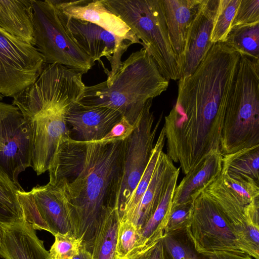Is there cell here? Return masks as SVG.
I'll return each mask as SVG.
<instances>
[{
	"label": "cell",
	"mask_w": 259,
	"mask_h": 259,
	"mask_svg": "<svg viewBox=\"0 0 259 259\" xmlns=\"http://www.w3.org/2000/svg\"><path fill=\"white\" fill-rule=\"evenodd\" d=\"M219 3L201 0L189 31L181 77L192 74L213 45L210 38Z\"/></svg>",
	"instance_id": "obj_14"
},
{
	"label": "cell",
	"mask_w": 259,
	"mask_h": 259,
	"mask_svg": "<svg viewBox=\"0 0 259 259\" xmlns=\"http://www.w3.org/2000/svg\"><path fill=\"white\" fill-rule=\"evenodd\" d=\"M204 194L223 210L234 227L240 249L244 253L246 207L254 199L232 189L221 174L203 189Z\"/></svg>",
	"instance_id": "obj_18"
},
{
	"label": "cell",
	"mask_w": 259,
	"mask_h": 259,
	"mask_svg": "<svg viewBox=\"0 0 259 259\" xmlns=\"http://www.w3.org/2000/svg\"><path fill=\"white\" fill-rule=\"evenodd\" d=\"M168 84L147 49L143 48L122 62L109 81L85 86L77 103L114 109L135 126L147 103L165 92Z\"/></svg>",
	"instance_id": "obj_4"
},
{
	"label": "cell",
	"mask_w": 259,
	"mask_h": 259,
	"mask_svg": "<svg viewBox=\"0 0 259 259\" xmlns=\"http://www.w3.org/2000/svg\"><path fill=\"white\" fill-rule=\"evenodd\" d=\"M48 259H50V258H49V257H48Z\"/></svg>",
	"instance_id": "obj_42"
},
{
	"label": "cell",
	"mask_w": 259,
	"mask_h": 259,
	"mask_svg": "<svg viewBox=\"0 0 259 259\" xmlns=\"http://www.w3.org/2000/svg\"><path fill=\"white\" fill-rule=\"evenodd\" d=\"M179 168L166 153L164 152L161 153L149 185L130 222L140 232L153 214L165 194L171 178Z\"/></svg>",
	"instance_id": "obj_20"
},
{
	"label": "cell",
	"mask_w": 259,
	"mask_h": 259,
	"mask_svg": "<svg viewBox=\"0 0 259 259\" xmlns=\"http://www.w3.org/2000/svg\"><path fill=\"white\" fill-rule=\"evenodd\" d=\"M152 101L147 103L134 131L124 140L123 174L118 201L119 213L137 186L154 146V142L162 113L154 125L155 118L153 113L150 111Z\"/></svg>",
	"instance_id": "obj_10"
},
{
	"label": "cell",
	"mask_w": 259,
	"mask_h": 259,
	"mask_svg": "<svg viewBox=\"0 0 259 259\" xmlns=\"http://www.w3.org/2000/svg\"><path fill=\"white\" fill-rule=\"evenodd\" d=\"M23 189L0 167V225L24 219L18 192Z\"/></svg>",
	"instance_id": "obj_27"
},
{
	"label": "cell",
	"mask_w": 259,
	"mask_h": 259,
	"mask_svg": "<svg viewBox=\"0 0 259 259\" xmlns=\"http://www.w3.org/2000/svg\"><path fill=\"white\" fill-rule=\"evenodd\" d=\"M46 65L31 45L0 27V94L13 97L33 83Z\"/></svg>",
	"instance_id": "obj_9"
},
{
	"label": "cell",
	"mask_w": 259,
	"mask_h": 259,
	"mask_svg": "<svg viewBox=\"0 0 259 259\" xmlns=\"http://www.w3.org/2000/svg\"><path fill=\"white\" fill-rule=\"evenodd\" d=\"M122 117L118 111L106 107H89L77 102L65 115L67 125L79 141L91 142L102 139Z\"/></svg>",
	"instance_id": "obj_16"
},
{
	"label": "cell",
	"mask_w": 259,
	"mask_h": 259,
	"mask_svg": "<svg viewBox=\"0 0 259 259\" xmlns=\"http://www.w3.org/2000/svg\"><path fill=\"white\" fill-rule=\"evenodd\" d=\"M53 2L68 19L74 18L92 23L133 44L142 45L125 23L109 11L102 0Z\"/></svg>",
	"instance_id": "obj_15"
},
{
	"label": "cell",
	"mask_w": 259,
	"mask_h": 259,
	"mask_svg": "<svg viewBox=\"0 0 259 259\" xmlns=\"http://www.w3.org/2000/svg\"><path fill=\"white\" fill-rule=\"evenodd\" d=\"M141 232L132 223L119 221L116 245V256L123 259L136 246Z\"/></svg>",
	"instance_id": "obj_31"
},
{
	"label": "cell",
	"mask_w": 259,
	"mask_h": 259,
	"mask_svg": "<svg viewBox=\"0 0 259 259\" xmlns=\"http://www.w3.org/2000/svg\"><path fill=\"white\" fill-rule=\"evenodd\" d=\"M193 203L185 231L197 252H242L235 230L219 206L202 189L191 196Z\"/></svg>",
	"instance_id": "obj_8"
},
{
	"label": "cell",
	"mask_w": 259,
	"mask_h": 259,
	"mask_svg": "<svg viewBox=\"0 0 259 259\" xmlns=\"http://www.w3.org/2000/svg\"><path fill=\"white\" fill-rule=\"evenodd\" d=\"M192 203L193 199L180 204L172 205L164 237L167 235L174 236L175 234L185 230L190 218Z\"/></svg>",
	"instance_id": "obj_33"
},
{
	"label": "cell",
	"mask_w": 259,
	"mask_h": 259,
	"mask_svg": "<svg viewBox=\"0 0 259 259\" xmlns=\"http://www.w3.org/2000/svg\"><path fill=\"white\" fill-rule=\"evenodd\" d=\"M163 239L132 250L123 259H167Z\"/></svg>",
	"instance_id": "obj_34"
},
{
	"label": "cell",
	"mask_w": 259,
	"mask_h": 259,
	"mask_svg": "<svg viewBox=\"0 0 259 259\" xmlns=\"http://www.w3.org/2000/svg\"><path fill=\"white\" fill-rule=\"evenodd\" d=\"M128 26L148 51L162 75L178 80L181 70L173 50L162 0H102Z\"/></svg>",
	"instance_id": "obj_6"
},
{
	"label": "cell",
	"mask_w": 259,
	"mask_h": 259,
	"mask_svg": "<svg viewBox=\"0 0 259 259\" xmlns=\"http://www.w3.org/2000/svg\"><path fill=\"white\" fill-rule=\"evenodd\" d=\"M34 47L46 64H58L82 74L95 62L76 44L67 19L53 0H31Z\"/></svg>",
	"instance_id": "obj_7"
},
{
	"label": "cell",
	"mask_w": 259,
	"mask_h": 259,
	"mask_svg": "<svg viewBox=\"0 0 259 259\" xmlns=\"http://www.w3.org/2000/svg\"><path fill=\"white\" fill-rule=\"evenodd\" d=\"M165 143L163 127L152 150L147 167L133 194L119 212V221L130 222L134 215L141 198L146 190Z\"/></svg>",
	"instance_id": "obj_26"
},
{
	"label": "cell",
	"mask_w": 259,
	"mask_h": 259,
	"mask_svg": "<svg viewBox=\"0 0 259 259\" xmlns=\"http://www.w3.org/2000/svg\"><path fill=\"white\" fill-rule=\"evenodd\" d=\"M179 173L180 168L171 178L165 194L153 214L142 229L140 239L133 249L164 238Z\"/></svg>",
	"instance_id": "obj_24"
},
{
	"label": "cell",
	"mask_w": 259,
	"mask_h": 259,
	"mask_svg": "<svg viewBox=\"0 0 259 259\" xmlns=\"http://www.w3.org/2000/svg\"><path fill=\"white\" fill-rule=\"evenodd\" d=\"M259 23V0H240L230 31L235 28Z\"/></svg>",
	"instance_id": "obj_32"
},
{
	"label": "cell",
	"mask_w": 259,
	"mask_h": 259,
	"mask_svg": "<svg viewBox=\"0 0 259 259\" xmlns=\"http://www.w3.org/2000/svg\"><path fill=\"white\" fill-rule=\"evenodd\" d=\"M241 56L213 44L191 75L181 77L176 104L164 117L166 154L187 174L220 150L221 132Z\"/></svg>",
	"instance_id": "obj_1"
},
{
	"label": "cell",
	"mask_w": 259,
	"mask_h": 259,
	"mask_svg": "<svg viewBox=\"0 0 259 259\" xmlns=\"http://www.w3.org/2000/svg\"><path fill=\"white\" fill-rule=\"evenodd\" d=\"M203 256V259H254L243 252L218 251Z\"/></svg>",
	"instance_id": "obj_37"
},
{
	"label": "cell",
	"mask_w": 259,
	"mask_h": 259,
	"mask_svg": "<svg viewBox=\"0 0 259 259\" xmlns=\"http://www.w3.org/2000/svg\"><path fill=\"white\" fill-rule=\"evenodd\" d=\"M0 256L4 259H48L49 251L24 219L0 225Z\"/></svg>",
	"instance_id": "obj_17"
},
{
	"label": "cell",
	"mask_w": 259,
	"mask_h": 259,
	"mask_svg": "<svg viewBox=\"0 0 259 259\" xmlns=\"http://www.w3.org/2000/svg\"><path fill=\"white\" fill-rule=\"evenodd\" d=\"M225 43L241 56L259 60V23L231 29Z\"/></svg>",
	"instance_id": "obj_28"
},
{
	"label": "cell",
	"mask_w": 259,
	"mask_h": 259,
	"mask_svg": "<svg viewBox=\"0 0 259 259\" xmlns=\"http://www.w3.org/2000/svg\"><path fill=\"white\" fill-rule=\"evenodd\" d=\"M118 209L104 213L96 225L92 240L93 259H115L119 222Z\"/></svg>",
	"instance_id": "obj_25"
},
{
	"label": "cell",
	"mask_w": 259,
	"mask_h": 259,
	"mask_svg": "<svg viewBox=\"0 0 259 259\" xmlns=\"http://www.w3.org/2000/svg\"><path fill=\"white\" fill-rule=\"evenodd\" d=\"M201 0H162L170 42L181 70L189 31Z\"/></svg>",
	"instance_id": "obj_19"
},
{
	"label": "cell",
	"mask_w": 259,
	"mask_h": 259,
	"mask_svg": "<svg viewBox=\"0 0 259 259\" xmlns=\"http://www.w3.org/2000/svg\"><path fill=\"white\" fill-rule=\"evenodd\" d=\"M31 167L29 135L15 105L0 101V167L17 184L18 176Z\"/></svg>",
	"instance_id": "obj_11"
},
{
	"label": "cell",
	"mask_w": 259,
	"mask_h": 259,
	"mask_svg": "<svg viewBox=\"0 0 259 259\" xmlns=\"http://www.w3.org/2000/svg\"><path fill=\"white\" fill-rule=\"evenodd\" d=\"M124 140L82 142L70 138L59 147L48 170L71 232L91 251L95 229L105 212L118 209Z\"/></svg>",
	"instance_id": "obj_2"
},
{
	"label": "cell",
	"mask_w": 259,
	"mask_h": 259,
	"mask_svg": "<svg viewBox=\"0 0 259 259\" xmlns=\"http://www.w3.org/2000/svg\"><path fill=\"white\" fill-rule=\"evenodd\" d=\"M0 27L34 47L31 0H0Z\"/></svg>",
	"instance_id": "obj_22"
},
{
	"label": "cell",
	"mask_w": 259,
	"mask_h": 259,
	"mask_svg": "<svg viewBox=\"0 0 259 259\" xmlns=\"http://www.w3.org/2000/svg\"><path fill=\"white\" fill-rule=\"evenodd\" d=\"M4 97L0 94V101L3 100Z\"/></svg>",
	"instance_id": "obj_39"
},
{
	"label": "cell",
	"mask_w": 259,
	"mask_h": 259,
	"mask_svg": "<svg viewBox=\"0 0 259 259\" xmlns=\"http://www.w3.org/2000/svg\"><path fill=\"white\" fill-rule=\"evenodd\" d=\"M163 241L166 252L171 259H195L189 249L173 236H165Z\"/></svg>",
	"instance_id": "obj_35"
},
{
	"label": "cell",
	"mask_w": 259,
	"mask_h": 259,
	"mask_svg": "<svg viewBox=\"0 0 259 259\" xmlns=\"http://www.w3.org/2000/svg\"><path fill=\"white\" fill-rule=\"evenodd\" d=\"M135 126L124 117L115 123L111 130L100 141L125 140L133 132Z\"/></svg>",
	"instance_id": "obj_36"
},
{
	"label": "cell",
	"mask_w": 259,
	"mask_h": 259,
	"mask_svg": "<svg viewBox=\"0 0 259 259\" xmlns=\"http://www.w3.org/2000/svg\"><path fill=\"white\" fill-rule=\"evenodd\" d=\"M115 259H121V258L116 257V258Z\"/></svg>",
	"instance_id": "obj_41"
},
{
	"label": "cell",
	"mask_w": 259,
	"mask_h": 259,
	"mask_svg": "<svg viewBox=\"0 0 259 259\" xmlns=\"http://www.w3.org/2000/svg\"><path fill=\"white\" fill-rule=\"evenodd\" d=\"M1 236H2V229H1V227L0 226V241H1Z\"/></svg>",
	"instance_id": "obj_40"
},
{
	"label": "cell",
	"mask_w": 259,
	"mask_h": 259,
	"mask_svg": "<svg viewBox=\"0 0 259 259\" xmlns=\"http://www.w3.org/2000/svg\"><path fill=\"white\" fill-rule=\"evenodd\" d=\"M24 220L35 230L53 235L71 232V225L59 192L50 183L36 186L29 192H18Z\"/></svg>",
	"instance_id": "obj_12"
},
{
	"label": "cell",
	"mask_w": 259,
	"mask_h": 259,
	"mask_svg": "<svg viewBox=\"0 0 259 259\" xmlns=\"http://www.w3.org/2000/svg\"><path fill=\"white\" fill-rule=\"evenodd\" d=\"M66 19L73 39L94 62L102 57L109 61L111 69L107 70L106 80L109 81L121 66L122 55L133 44L92 23L74 18Z\"/></svg>",
	"instance_id": "obj_13"
},
{
	"label": "cell",
	"mask_w": 259,
	"mask_h": 259,
	"mask_svg": "<svg viewBox=\"0 0 259 259\" xmlns=\"http://www.w3.org/2000/svg\"><path fill=\"white\" fill-rule=\"evenodd\" d=\"M223 155L220 150L209 154L202 162L185 175L176 188L172 205L192 200V195L202 189L221 174Z\"/></svg>",
	"instance_id": "obj_21"
},
{
	"label": "cell",
	"mask_w": 259,
	"mask_h": 259,
	"mask_svg": "<svg viewBox=\"0 0 259 259\" xmlns=\"http://www.w3.org/2000/svg\"><path fill=\"white\" fill-rule=\"evenodd\" d=\"M73 259H93V256L91 252L82 245Z\"/></svg>",
	"instance_id": "obj_38"
},
{
	"label": "cell",
	"mask_w": 259,
	"mask_h": 259,
	"mask_svg": "<svg viewBox=\"0 0 259 259\" xmlns=\"http://www.w3.org/2000/svg\"><path fill=\"white\" fill-rule=\"evenodd\" d=\"M54 237L55 241L49 251L50 259H73L82 245L71 231L65 234L58 233Z\"/></svg>",
	"instance_id": "obj_30"
},
{
	"label": "cell",
	"mask_w": 259,
	"mask_h": 259,
	"mask_svg": "<svg viewBox=\"0 0 259 259\" xmlns=\"http://www.w3.org/2000/svg\"><path fill=\"white\" fill-rule=\"evenodd\" d=\"M259 146V60L241 56L221 132L223 155Z\"/></svg>",
	"instance_id": "obj_5"
},
{
	"label": "cell",
	"mask_w": 259,
	"mask_h": 259,
	"mask_svg": "<svg viewBox=\"0 0 259 259\" xmlns=\"http://www.w3.org/2000/svg\"><path fill=\"white\" fill-rule=\"evenodd\" d=\"M82 76L62 65L46 64L36 80L13 97L29 133L37 175L48 171L59 146L71 138L65 115L83 92Z\"/></svg>",
	"instance_id": "obj_3"
},
{
	"label": "cell",
	"mask_w": 259,
	"mask_h": 259,
	"mask_svg": "<svg viewBox=\"0 0 259 259\" xmlns=\"http://www.w3.org/2000/svg\"><path fill=\"white\" fill-rule=\"evenodd\" d=\"M259 146L223 155L221 174L233 180L259 185Z\"/></svg>",
	"instance_id": "obj_23"
},
{
	"label": "cell",
	"mask_w": 259,
	"mask_h": 259,
	"mask_svg": "<svg viewBox=\"0 0 259 259\" xmlns=\"http://www.w3.org/2000/svg\"><path fill=\"white\" fill-rule=\"evenodd\" d=\"M240 1L219 0L210 35L212 44L225 42Z\"/></svg>",
	"instance_id": "obj_29"
}]
</instances>
